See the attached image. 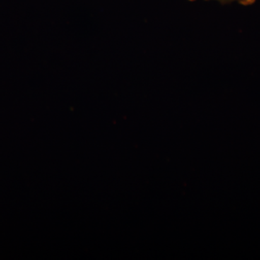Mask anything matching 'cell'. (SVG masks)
Segmentation results:
<instances>
[{"mask_svg": "<svg viewBox=\"0 0 260 260\" xmlns=\"http://www.w3.org/2000/svg\"><path fill=\"white\" fill-rule=\"evenodd\" d=\"M193 1V0H190ZM212 1L218 2L220 4L227 5L231 4V3H239L241 5H249L251 3H254L255 0H212Z\"/></svg>", "mask_w": 260, "mask_h": 260, "instance_id": "1", "label": "cell"}]
</instances>
